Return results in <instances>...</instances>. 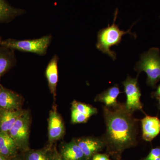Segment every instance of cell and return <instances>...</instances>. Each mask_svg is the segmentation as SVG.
<instances>
[{
  "mask_svg": "<svg viewBox=\"0 0 160 160\" xmlns=\"http://www.w3.org/2000/svg\"><path fill=\"white\" fill-rule=\"evenodd\" d=\"M1 85H0V93H1Z\"/></svg>",
  "mask_w": 160,
  "mask_h": 160,
  "instance_id": "f1b7e54d",
  "label": "cell"
},
{
  "mask_svg": "<svg viewBox=\"0 0 160 160\" xmlns=\"http://www.w3.org/2000/svg\"><path fill=\"white\" fill-rule=\"evenodd\" d=\"M152 96L156 98L157 99L160 98V85L158 87L156 91L152 93Z\"/></svg>",
  "mask_w": 160,
  "mask_h": 160,
  "instance_id": "603a6c76",
  "label": "cell"
},
{
  "mask_svg": "<svg viewBox=\"0 0 160 160\" xmlns=\"http://www.w3.org/2000/svg\"><path fill=\"white\" fill-rule=\"evenodd\" d=\"M14 50L0 46V77L16 63Z\"/></svg>",
  "mask_w": 160,
  "mask_h": 160,
  "instance_id": "9a60e30c",
  "label": "cell"
},
{
  "mask_svg": "<svg viewBox=\"0 0 160 160\" xmlns=\"http://www.w3.org/2000/svg\"><path fill=\"white\" fill-rule=\"evenodd\" d=\"M57 153L49 148L28 150L24 156L25 160H54Z\"/></svg>",
  "mask_w": 160,
  "mask_h": 160,
  "instance_id": "ac0fdd59",
  "label": "cell"
},
{
  "mask_svg": "<svg viewBox=\"0 0 160 160\" xmlns=\"http://www.w3.org/2000/svg\"><path fill=\"white\" fill-rule=\"evenodd\" d=\"M120 93V89L118 86H113L98 95L95 101L104 103L106 107H114L118 104L117 99Z\"/></svg>",
  "mask_w": 160,
  "mask_h": 160,
  "instance_id": "e0dca14e",
  "label": "cell"
},
{
  "mask_svg": "<svg viewBox=\"0 0 160 160\" xmlns=\"http://www.w3.org/2000/svg\"><path fill=\"white\" fill-rule=\"evenodd\" d=\"M9 160H25L24 156H16L11 158Z\"/></svg>",
  "mask_w": 160,
  "mask_h": 160,
  "instance_id": "cb8c5ba5",
  "label": "cell"
},
{
  "mask_svg": "<svg viewBox=\"0 0 160 160\" xmlns=\"http://www.w3.org/2000/svg\"><path fill=\"white\" fill-rule=\"evenodd\" d=\"M142 126V137L147 142H151L160 132V120L158 117L146 115L141 120Z\"/></svg>",
  "mask_w": 160,
  "mask_h": 160,
  "instance_id": "ba28073f",
  "label": "cell"
},
{
  "mask_svg": "<svg viewBox=\"0 0 160 160\" xmlns=\"http://www.w3.org/2000/svg\"><path fill=\"white\" fill-rule=\"evenodd\" d=\"M54 160H63L62 158H61V156L57 154V155L56 157L54 159Z\"/></svg>",
  "mask_w": 160,
  "mask_h": 160,
  "instance_id": "484cf974",
  "label": "cell"
},
{
  "mask_svg": "<svg viewBox=\"0 0 160 160\" xmlns=\"http://www.w3.org/2000/svg\"><path fill=\"white\" fill-rule=\"evenodd\" d=\"M126 96L125 107L128 111L133 112L136 110H142V104L140 101L141 92L138 82V78L128 76L123 82Z\"/></svg>",
  "mask_w": 160,
  "mask_h": 160,
  "instance_id": "8992f818",
  "label": "cell"
},
{
  "mask_svg": "<svg viewBox=\"0 0 160 160\" xmlns=\"http://www.w3.org/2000/svg\"><path fill=\"white\" fill-rule=\"evenodd\" d=\"M92 160H109V157L106 155L103 154H94L92 156Z\"/></svg>",
  "mask_w": 160,
  "mask_h": 160,
  "instance_id": "7402d4cb",
  "label": "cell"
},
{
  "mask_svg": "<svg viewBox=\"0 0 160 160\" xmlns=\"http://www.w3.org/2000/svg\"><path fill=\"white\" fill-rule=\"evenodd\" d=\"M76 141L83 151L86 160L90 159L103 146L101 140L92 138H82Z\"/></svg>",
  "mask_w": 160,
  "mask_h": 160,
  "instance_id": "30bf717a",
  "label": "cell"
},
{
  "mask_svg": "<svg viewBox=\"0 0 160 160\" xmlns=\"http://www.w3.org/2000/svg\"><path fill=\"white\" fill-rule=\"evenodd\" d=\"M159 160H160V158L159 159Z\"/></svg>",
  "mask_w": 160,
  "mask_h": 160,
  "instance_id": "f546056e",
  "label": "cell"
},
{
  "mask_svg": "<svg viewBox=\"0 0 160 160\" xmlns=\"http://www.w3.org/2000/svg\"><path fill=\"white\" fill-rule=\"evenodd\" d=\"M31 118L28 111L23 113L9 130V133L14 140L19 149L29 150V128Z\"/></svg>",
  "mask_w": 160,
  "mask_h": 160,
  "instance_id": "5b68a950",
  "label": "cell"
},
{
  "mask_svg": "<svg viewBox=\"0 0 160 160\" xmlns=\"http://www.w3.org/2000/svg\"><path fill=\"white\" fill-rule=\"evenodd\" d=\"M72 108L76 109L81 113L89 117V118H90V117L93 115L96 114L98 112L97 109L93 106L76 101L72 102Z\"/></svg>",
  "mask_w": 160,
  "mask_h": 160,
  "instance_id": "d6986e66",
  "label": "cell"
},
{
  "mask_svg": "<svg viewBox=\"0 0 160 160\" xmlns=\"http://www.w3.org/2000/svg\"><path fill=\"white\" fill-rule=\"evenodd\" d=\"M158 106L159 109H160V98H158Z\"/></svg>",
  "mask_w": 160,
  "mask_h": 160,
  "instance_id": "4316f807",
  "label": "cell"
},
{
  "mask_svg": "<svg viewBox=\"0 0 160 160\" xmlns=\"http://www.w3.org/2000/svg\"><path fill=\"white\" fill-rule=\"evenodd\" d=\"M135 70L145 72L147 75V84L155 87L160 80V52L158 48H152L141 55Z\"/></svg>",
  "mask_w": 160,
  "mask_h": 160,
  "instance_id": "3957f363",
  "label": "cell"
},
{
  "mask_svg": "<svg viewBox=\"0 0 160 160\" xmlns=\"http://www.w3.org/2000/svg\"><path fill=\"white\" fill-rule=\"evenodd\" d=\"M2 38H1V37H0V43H1V42H2Z\"/></svg>",
  "mask_w": 160,
  "mask_h": 160,
  "instance_id": "83f0119b",
  "label": "cell"
},
{
  "mask_svg": "<svg viewBox=\"0 0 160 160\" xmlns=\"http://www.w3.org/2000/svg\"><path fill=\"white\" fill-rule=\"evenodd\" d=\"M22 98L13 92L1 86L0 93V107L1 109L9 110H20Z\"/></svg>",
  "mask_w": 160,
  "mask_h": 160,
  "instance_id": "9c48e42d",
  "label": "cell"
},
{
  "mask_svg": "<svg viewBox=\"0 0 160 160\" xmlns=\"http://www.w3.org/2000/svg\"><path fill=\"white\" fill-rule=\"evenodd\" d=\"M19 149L9 132H0V154L9 158L15 157Z\"/></svg>",
  "mask_w": 160,
  "mask_h": 160,
  "instance_id": "7c38bea8",
  "label": "cell"
},
{
  "mask_svg": "<svg viewBox=\"0 0 160 160\" xmlns=\"http://www.w3.org/2000/svg\"><path fill=\"white\" fill-rule=\"evenodd\" d=\"M52 40V36L51 35H47L39 38L32 40H17L9 38L2 40L0 46L13 50L43 56L47 53Z\"/></svg>",
  "mask_w": 160,
  "mask_h": 160,
  "instance_id": "277c9868",
  "label": "cell"
},
{
  "mask_svg": "<svg viewBox=\"0 0 160 160\" xmlns=\"http://www.w3.org/2000/svg\"><path fill=\"white\" fill-rule=\"evenodd\" d=\"M0 160H9L8 158L0 154Z\"/></svg>",
  "mask_w": 160,
  "mask_h": 160,
  "instance_id": "d4e9b609",
  "label": "cell"
},
{
  "mask_svg": "<svg viewBox=\"0 0 160 160\" xmlns=\"http://www.w3.org/2000/svg\"><path fill=\"white\" fill-rule=\"evenodd\" d=\"M118 11L115 12L113 23L111 26L108 25L106 28L100 30L98 32V41L96 44L97 48L103 53L108 55L114 60L116 58V53L115 52L110 50L112 46H117L120 44L123 35L129 33L135 38L136 35L132 33V27L127 31L120 30L118 26L115 24V21L117 17Z\"/></svg>",
  "mask_w": 160,
  "mask_h": 160,
  "instance_id": "7a4b0ae2",
  "label": "cell"
},
{
  "mask_svg": "<svg viewBox=\"0 0 160 160\" xmlns=\"http://www.w3.org/2000/svg\"><path fill=\"white\" fill-rule=\"evenodd\" d=\"M89 118L76 109L71 108V122L73 124L86 122Z\"/></svg>",
  "mask_w": 160,
  "mask_h": 160,
  "instance_id": "ffe728a7",
  "label": "cell"
},
{
  "mask_svg": "<svg viewBox=\"0 0 160 160\" xmlns=\"http://www.w3.org/2000/svg\"><path fill=\"white\" fill-rule=\"evenodd\" d=\"M108 144L117 151L131 146L137 135V120L125 106L118 104L114 107L103 108Z\"/></svg>",
  "mask_w": 160,
  "mask_h": 160,
  "instance_id": "6da1fadb",
  "label": "cell"
},
{
  "mask_svg": "<svg viewBox=\"0 0 160 160\" xmlns=\"http://www.w3.org/2000/svg\"><path fill=\"white\" fill-rule=\"evenodd\" d=\"M65 132V127L62 118L56 110L49 112L48 121V137L50 143L53 142L62 138Z\"/></svg>",
  "mask_w": 160,
  "mask_h": 160,
  "instance_id": "52a82bcc",
  "label": "cell"
},
{
  "mask_svg": "<svg viewBox=\"0 0 160 160\" xmlns=\"http://www.w3.org/2000/svg\"><path fill=\"white\" fill-rule=\"evenodd\" d=\"M60 156L63 160H86L83 151L75 140L63 146Z\"/></svg>",
  "mask_w": 160,
  "mask_h": 160,
  "instance_id": "5bb4252c",
  "label": "cell"
},
{
  "mask_svg": "<svg viewBox=\"0 0 160 160\" xmlns=\"http://www.w3.org/2000/svg\"><path fill=\"white\" fill-rule=\"evenodd\" d=\"M160 158V146L151 149L149 154L143 160H159Z\"/></svg>",
  "mask_w": 160,
  "mask_h": 160,
  "instance_id": "44dd1931",
  "label": "cell"
},
{
  "mask_svg": "<svg viewBox=\"0 0 160 160\" xmlns=\"http://www.w3.org/2000/svg\"><path fill=\"white\" fill-rule=\"evenodd\" d=\"M59 58L54 55L48 63L46 70V76L48 81L49 90L54 97L56 95L57 86L58 79V62Z\"/></svg>",
  "mask_w": 160,
  "mask_h": 160,
  "instance_id": "8fae6325",
  "label": "cell"
},
{
  "mask_svg": "<svg viewBox=\"0 0 160 160\" xmlns=\"http://www.w3.org/2000/svg\"><path fill=\"white\" fill-rule=\"evenodd\" d=\"M23 111L9 110L1 109L0 110V132H9Z\"/></svg>",
  "mask_w": 160,
  "mask_h": 160,
  "instance_id": "4fadbf2b",
  "label": "cell"
},
{
  "mask_svg": "<svg viewBox=\"0 0 160 160\" xmlns=\"http://www.w3.org/2000/svg\"><path fill=\"white\" fill-rule=\"evenodd\" d=\"M23 12V10L12 7L6 0H0V23L9 22Z\"/></svg>",
  "mask_w": 160,
  "mask_h": 160,
  "instance_id": "2e32d148",
  "label": "cell"
}]
</instances>
